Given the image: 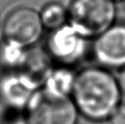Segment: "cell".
I'll return each mask as SVG.
<instances>
[{
	"label": "cell",
	"instance_id": "obj_1",
	"mask_svg": "<svg viewBox=\"0 0 125 124\" xmlns=\"http://www.w3.org/2000/svg\"><path fill=\"white\" fill-rule=\"evenodd\" d=\"M117 78L101 66L88 67L77 73L71 100L80 116L91 122H104L122 103Z\"/></svg>",
	"mask_w": 125,
	"mask_h": 124
},
{
	"label": "cell",
	"instance_id": "obj_2",
	"mask_svg": "<svg viewBox=\"0 0 125 124\" xmlns=\"http://www.w3.org/2000/svg\"><path fill=\"white\" fill-rule=\"evenodd\" d=\"M69 24L86 38H95L116 22L117 7L112 0H71Z\"/></svg>",
	"mask_w": 125,
	"mask_h": 124
},
{
	"label": "cell",
	"instance_id": "obj_3",
	"mask_svg": "<svg viewBox=\"0 0 125 124\" xmlns=\"http://www.w3.org/2000/svg\"><path fill=\"white\" fill-rule=\"evenodd\" d=\"M24 115L29 124H77L80 114L71 98H55L38 90Z\"/></svg>",
	"mask_w": 125,
	"mask_h": 124
},
{
	"label": "cell",
	"instance_id": "obj_4",
	"mask_svg": "<svg viewBox=\"0 0 125 124\" xmlns=\"http://www.w3.org/2000/svg\"><path fill=\"white\" fill-rule=\"evenodd\" d=\"M88 49V38L75 30L69 23L49 31L46 38V54L58 65L73 68L85 59Z\"/></svg>",
	"mask_w": 125,
	"mask_h": 124
},
{
	"label": "cell",
	"instance_id": "obj_5",
	"mask_svg": "<svg viewBox=\"0 0 125 124\" xmlns=\"http://www.w3.org/2000/svg\"><path fill=\"white\" fill-rule=\"evenodd\" d=\"M40 88V80L28 70L3 71L0 75V105L12 112L24 113Z\"/></svg>",
	"mask_w": 125,
	"mask_h": 124
},
{
	"label": "cell",
	"instance_id": "obj_6",
	"mask_svg": "<svg viewBox=\"0 0 125 124\" xmlns=\"http://www.w3.org/2000/svg\"><path fill=\"white\" fill-rule=\"evenodd\" d=\"M44 30L39 12L29 7H18L9 11L1 26L3 39L27 48L40 41Z\"/></svg>",
	"mask_w": 125,
	"mask_h": 124
},
{
	"label": "cell",
	"instance_id": "obj_7",
	"mask_svg": "<svg viewBox=\"0 0 125 124\" xmlns=\"http://www.w3.org/2000/svg\"><path fill=\"white\" fill-rule=\"evenodd\" d=\"M90 51L97 64L102 68L125 69V22H115L94 38Z\"/></svg>",
	"mask_w": 125,
	"mask_h": 124
},
{
	"label": "cell",
	"instance_id": "obj_8",
	"mask_svg": "<svg viewBox=\"0 0 125 124\" xmlns=\"http://www.w3.org/2000/svg\"><path fill=\"white\" fill-rule=\"evenodd\" d=\"M77 73L72 67L58 65L49 67L41 79V90L55 98H71Z\"/></svg>",
	"mask_w": 125,
	"mask_h": 124
},
{
	"label": "cell",
	"instance_id": "obj_9",
	"mask_svg": "<svg viewBox=\"0 0 125 124\" xmlns=\"http://www.w3.org/2000/svg\"><path fill=\"white\" fill-rule=\"evenodd\" d=\"M30 58V48L3 38L0 41V69L2 71L26 70Z\"/></svg>",
	"mask_w": 125,
	"mask_h": 124
},
{
	"label": "cell",
	"instance_id": "obj_10",
	"mask_svg": "<svg viewBox=\"0 0 125 124\" xmlns=\"http://www.w3.org/2000/svg\"><path fill=\"white\" fill-rule=\"evenodd\" d=\"M39 16L44 28L49 31L61 28L69 22L68 7L56 1L43 6L39 11Z\"/></svg>",
	"mask_w": 125,
	"mask_h": 124
},
{
	"label": "cell",
	"instance_id": "obj_11",
	"mask_svg": "<svg viewBox=\"0 0 125 124\" xmlns=\"http://www.w3.org/2000/svg\"><path fill=\"white\" fill-rule=\"evenodd\" d=\"M110 124H125V103H121L110 118Z\"/></svg>",
	"mask_w": 125,
	"mask_h": 124
},
{
	"label": "cell",
	"instance_id": "obj_12",
	"mask_svg": "<svg viewBox=\"0 0 125 124\" xmlns=\"http://www.w3.org/2000/svg\"><path fill=\"white\" fill-rule=\"evenodd\" d=\"M117 79H118L121 91H122V94L125 95V69H122L120 70V73H119Z\"/></svg>",
	"mask_w": 125,
	"mask_h": 124
},
{
	"label": "cell",
	"instance_id": "obj_13",
	"mask_svg": "<svg viewBox=\"0 0 125 124\" xmlns=\"http://www.w3.org/2000/svg\"><path fill=\"white\" fill-rule=\"evenodd\" d=\"M112 1H114V2H119V1H123V0H112Z\"/></svg>",
	"mask_w": 125,
	"mask_h": 124
},
{
	"label": "cell",
	"instance_id": "obj_14",
	"mask_svg": "<svg viewBox=\"0 0 125 124\" xmlns=\"http://www.w3.org/2000/svg\"><path fill=\"white\" fill-rule=\"evenodd\" d=\"M123 4H124V7H125V0H123Z\"/></svg>",
	"mask_w": 125,
	"mask_h": 124
}]
</instances>
